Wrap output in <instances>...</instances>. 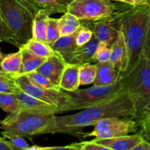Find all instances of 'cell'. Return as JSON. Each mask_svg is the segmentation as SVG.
<instances>
[{
  "label": "cell",
  "instance_id": "obj_1",
  "mask_svg": "<svg viewBox=\"0 0 150 150\" xmlns=\"http://www.w3.org/2000/svg\"><path fill=\"white\" fill-rule=\"evenodd\" d=\"M136 117L134 107L127 92L110 100L83 109L77 114L56 117L55 133L76 135L77 132L89 126H95L100 120L110 117Z\"/></svg>",
  "mask_w": 150,
  "mask_h": 150
},
{
  "label": "cell",
  "instance_id": "obj_2",
  "mask_svg": "<svg viewBox=\"0 0 150 150\" xmlns=\"http://www.w3.org/2000/svg\"><path fill=\"white\" fill-rule=\"evenodd\" d=\"M39 9L32 0H0V40L21 48L33 38Z\"/></svg>",
  "mask_w": 150,
  "mask_h": 150
},
{
  "label": "cell",
  "instance_id": "obj_3",
  "mask_svg": "<svg viewBox=\"0 0 150 150\" xmlns=\"http://www.w3.org/2000/svg\"><path fill=\"white\" fill-rule=\"evenodd\" d=\"M149 20L150 5L147 2L137 5L130 4L123 16L122 32L129 54L127 70L133 68L142 57Z\"/></svg>",
  "mask_w": 150,
  "mask_h": 150
},
{
  "label": "cell",
  "instance_id": "obj_4",
  "mask_svg": "<svg viewBox=\"0 0 150 150\" xmlns=\"http://www.w3.org/2000/svg\"><path fill=\"white\" fill-rule=\"evenodd\" d=\"M122 78L134 107L135 120L140 122L150 114V61L142 56Z\"/></svg>",
  "mask_w": 150,
  "mask_h": 150
},
{
  "label": "cell",
  "instance_id": "obj_5",
  "mask_svg": "<svg viewBox=\"0 0 150 150\" xmlns=\"http://www.w3.org/2000/svg\"><path fill=\"white\" fill-rule=\"evenodd\" d=\"M55 114H38L19 111L1 121L2 131L23 137L44 134H54L57 125Z\"/></svg>",
  "mask_w": 150,
  "mask_h": 150
},
{
  "label": "cell",
  "instance_id": "obj_6",
  "mask_svg": "<svg viewBox=\"0 0 150 150\" xmlns=\"http://www.w3.org/2000/svg\"><path fill=\"white\" fill-rule=\"evenodd\" d=\"M126 92L122 76L116 83L108 86H93L68 92L72 100L71 111L85 109L110 100Z\"/></svg>",
  "mask_w": 150,
  "mask_h": 150
},
{
  "label": "cell",
  "instance_id": "obj_7",
  "mask_svg": "<svg viewBox=\"0 0 150 150\" xmlns=\"http://www.w3.org/2000/svg\"><path fill=\"white\" fill-rule=\"evenodd\" d=\"M19 87L23 92L48 103L56 105L61 113L71 111L72 100L67 92L62 89H45L40 87L29 80L26 75L14 76Z\"/></svg>",
  "mask_w": 150,
  "mask_h": 150
},
{
  "label": "cell",
  "instance_id": "obj_8",
  "mask_svg": "<svg viewBox=\"0 0 150 150\" xmlns=\"http://www.w3.org/2000/svg\"><path fill=\"white\" fill-rule=\"evenodd\" d=\"M129 6V4L122 2L120 8L109 16L97 20L84 21L89 22V26H86L92 29L94 36L100 42L111 45L122 32V21Z\"/></svg>",
  "mask_w": 150,
  "mask_h": 150
},
{
  "label": "cell",
  "instance_id": "obj_9",
  "mask_svg": "<svg viewBox=\"0 0 150 150\" xmlns=\"http://www.w3.org/2000/svg\"><path fill=\"white\" fill-rule=\"evenodd\" d=\"M121 3H114L111 0H73L67 12L81 21H94L114 13Z\"/></svg>",
  "mask_w": 150,
  "mask_h": 150
},
{
  "label": "cell",
  "instance_id": "obj_10",
  "mask_svg": "<svg viewBox=\"0 0 150 150\" xmlns=\"http://www.w3.org/2000/svg\"><path fill=\"white\" fill-rule=\"evenodd\" d=\"M90 133L83 137H95V139H111L127 136L136 133L139 129L137 120L132 117H110L97 123Z\"/></svg>",
  "mask_w": 150,
  "mask_h": 150
},
{
  "label": "cell",
  "instance_id": "obj_11",
  "mask_svg": "<svg viewBox=\"0 0 150 150\" xmlns=\"http://www.w3.org/2000/svg\"><path fill=\"white\" fill-rule=\"evenodd\" d=\"M17 96L20 111H26L38 114H61L59 108L56 105L48 103L23 91L17 94Z\"/></svg>",
  "mask_w": 150,
  "mask_h": 150
},
{
  "label": "cell",
  "instance_id": "obj_12",
  "mask_svg": "<svg viewBox=\"0 0 150 150\" xmlns=\"http://www.w3.org/2000/svg\"><path fill=\"white\" fill-rule=\"evenodd\" d=\"M67 63L62 56L56 52L55 54L46 59L36 71L45 76L53 83L59 86L63 70Z\"/></svg>",
  "mask_w": 150,
  "mask_h": 150
},
{
  "label": "cell",
  "instance_id": "obj_13",
  "mask_svg": "<svg viewBox=\"0 0 150 150\" xmlns=\"http://www.w3.org/2000/svg\"><path fill=\"white\" fill-rule=\"evenodd\" d=\"M109 61L122 73H125L128 69V50L122 32L120 34L117 40L111 45V54Z\"/></svg>",
  "mask_w": 150,
  "mask_h": 150
},
{
  "label": "cell",
  "instance_id": "obj_14",
  "mask_svg": "<svg viewBox=\"0 0 150 150\" xmlns=\"http://www.w3.org/2000/svg\"><path fill=\"white\" fill-rule=\"evenodd\" d=\"M143 139V136L139 133L111 139H94L93 140L109 150H133Z\"/></svg>",
  "mask_w": 150,
  "mask_h": 150
},
{
  "label": "cell",
  "instance_id": "obj_15",
  "mask_svg": "<svg viewBox=\"0 0 150 150\" xmlns=\"http://www.w3.org/2000/svg\"><path fill=\"white\" fill-rule=\"evenodd\" d=\"M97 76L94 86H108L117 83L123 73H122L110 61L96 62Z\"/></svg>",
  "mask_w": 150,
  "mask_h": 150
},
{
  "label": "cell",
  "instance_id": "obj_16",
  "mask_svg": "<svg viewBox=\"0 0 150 150\" xmlns=\"http://www.w3.org/2000/svg\"><path fill=\"white\" fill-rule=\"evenodd\" d=\"M99 42L100 41L94 36L89 42L81 46H78L72 54L71 59L68 63L81 65L87 63L96 62L94 57Z\"/></svg>",
  "mask_w": 150,
  "mask_h": 150
},
{
  "label": "cell",
  "instance_id": "obj_17",
  "mask_svg": "<svg viewBox=\"0 0 150 150\" xmlns=\"http://www.w3.org/2000/svg\"><path fill=\"white\" fill-rule=\"evenodd\" d=\"M80 65L73 63H67L59 81V87L66 92H75L79 89L80 85L79 79Z\"/></svg>",
  "mask_w": 150,
  "mask_h": 150
},
{
  "label": "cell",
  "instance_id": "obj_18",
  "mask_svg": "<svg viewBox=\"0 0 150 150\" xmlns=\"http://www.w3.org/2000/svg\"><path fill=\"white\" fill-rule=\"evenodd\" d=\"M19 50L21 52V64L19 72L16 76L27 75L32 72L36 71L46 60L45 58L37 56L23 45L19 48Z\"/></svg>",
  "mask_w": 150,
  "mask_h": 150
},
{
  "label": "cell",
  "instance_id": "obj_19",
  "mask_svg": "<svg viewBox=\"0 0 150 150\" xmlns=\"http://www.w3.org/2000/svg\"><path fill=\"white\" fill-rule=\"evenodd\" d=\"M50 45L56 52L62 56L66 62H69L72 54L78 47L76 43V32L73 35L60 36L55 42Z\"/></svg>",
  "mask_w": 150,
  "mask_h": 150
},
{
  "label": "cell",
  "instance_id": "obj_20",
  "mask_svg": "<svg viewBox=\"0 0 150 150\" xmlns=\"http://www.w3.org/2000/svg\"><path fill=\"white\" fill-rule=\"evenodd\" d=\"M51 12L41 9L35 15L33 22V38L46 42V32Z\"/></svg>",
  "mask_w": 150,
  "mask_h": 150
},
{
  "label": "cell",
  "instance_id": "obj_21",
  "mask_svg": "<svg viewBox=\"0 0 150 150\" xmlns=\"http://www.w3.org/2000/svg\"><path fill=\"white\" fill-rule=\"evenodd\" d=\"M21 64V52L18 51L12 54H1V70L7 74L16 76L20 70Z\"/></svg>",
  "mask_w": 150,
  "mask_h": 150
},
{
  "label": "cell",
  "instance_id": "obj_22",
  "mask_svg": "<svg viewBox=\"0 0 150 150\" xmlns=\"http://www.w3.org/2000/svg\"><path fill=\"white\" fill-rule=\"evenodd\" d=\"M81 20L71 13H64L60 18H59V27L61 36L73 35L76 33L78 29L81 26Z\"/></svg>",
  "mask_w": 150,
  "mask_h": 150
},
{
  "label": "cell",
  "instance_id": "obj_23",
  "mask_svg": "<svg viewBox=\"0 0 150 150\" xmlns=\"http://www.w3.org/2000/svg\"><path fill=\"white\" fill-rule=\"evenodd\" d=\"M39 10L44 9L54 13H65L73 0H32Z\"/></svg>",
  "mask_w": 150,
  "mask_h": 150
},
{
  "label": "cell",
  "instance_id": "obj_24",
  "mask_svg": "<svg viewBox=\"0 0 150 150\" xmlns=\"http://www.w3.org/2000/svg\"><path fill=\"white\" fill-rule=\"evenodd\" d=\"M23 46L26 47L27 49L36 54L37 56L42 58L48 59L56 53V51L48 42L35 38H32L28 41L25 45H23Z\"/></svg>",
  "mask_w": 150,
  "mask_h": 150
},
{
  "label": "cell",
  "instance_id": "obj_25",
  "mask_svg": "<svg viewBox=\"0 0 150 150\" xmlns=\"http://www.w3.org/2000/svg\"><path fill=\"white\" fill-rule=\"evenodd\" d=\"M22 92L15 77L1 70L0 72V93L18 94Z\"/></svg>",
  "mask_w": 150,
  "mask_h": 150
},
{
  "label": "cell",
  "instance_id": "obj_26",
  "mask_svg": "<svg viewBox=\"0 0 150 150\" xmlns=\"http://www.w3.org/2000/svg\"><path fill=\"white\" fill-rule=\"evenodd\" d=\"M0 106L4 111L15 114L20 111L19 102L16 94L0 93Z\"/></svg>",
  "mask_w": 150,
  "mask_h": 150
},
{
  "label": "cell",
  "instance_id": "obj_27",
  "mask_svg": "<svg viewBox=\"0 0 150 150\" xmlns=\"http://www.w3.org/2000/svg\"><path fill=\"white\" fill-rule=\"evenodd\" d=\"M97 76L96 64L87 63L81 64L79 68L80 85H89L94 83Z\"/></svg>",
  "mask_w": 150,
  "mask_h": 150
},
{
  "label": "cell",
  "instance_id": "obj_28",
  "mask_svg": "<svg viewBox=\"0 0 150 150\" xmlns=\"http://www.w3.org/2000/svg\"><path fill=\"white\" fill-rule=\"evenodd\" d=\"M26 76L29 77V80L40 87L45 88V89H61L59 86L53 83L48 78L38 71H34L29 73Z\"/></svg>",
  "mask_w": 150,
  "mask_h": 150
},
{
  "label": "cell",
  "instance_id": "obj_29",
  "mask_svg": "<svg viewBox=\"0 0 150 150\" xmlns=\"http://www.w3.org/2000/svg\"><path fill=\"white\" fill-rule=\"evenodd\" d=\"M59 19L49 17L47 26L46 42L48 44H51L55 42L59 37Z\"/></svg>",
  "mask_w": 150,
  "mask_h": 150
},
{
  "label": "cell",
  "instance_id": "obj_30",
  "mask_svg": "<svg viewBox=\"0 0 150 150\" xmlns=\"http://www.w3.org/2000/svg\"><path fill=\"white\" fill-rule=\"evenodd\" d=\"M111 54V45L100 42L95 54V60L96 62H105L110 60Z\"/></svg>",
  "mask_w": 150,
  "mask_h": 150
},
{
  "label": "cell",
  "instance_id": "obj_31",
  "mask_svg": "<svg viewBox=\"0 0 150 150\" xmlns=\"http://www.w3.org/2000/svg\"><path fill=\"white\" fill-rule=\"evenodd\" d=\"M1 136H4L7 139H8L12 144L14 146L16 150H27L29 147V145L28 144L27 142L23 139V136H18V135L13 134V133H8V132L2 131L1 132Z\"/></svg>",
  "mask_w": 150,
  "mask_h": 150
},
{
  "label": "cell",
  "instance_id": "obj_32",
  "mask_svg": "<svg viewBox=\"0 0 150 150\" xmlns=\"http://www.w3.org/2000/svg\"><path fill=\"white\" fill-rule=\"evenodd\" d=\"M94 36L90 28L82 24L76 32V43L78 46H81L89 42Z\"/></svg>",
  "mask_w": 150,
  "mask_h": 150
},
{
  "label": "cell",
  "instance_id": "obj_33",
  "mask_svg": "<svg viewBox=\"0 0 150 150\" xmlns=\"http://www.w3.org/2000/svg\"><path fill=\"white\" fill-rule=\"evenodd\" d=\"M73 146L76 150H109L103 145L98 143L95 141L90 142H82L80 143H73Z\"/></svg>",
  "mask_w": 150,
  "mask_h": 150
},
{
  "label": "cell",
  "instance_id": "obj_34",
  "mask_svg": "<svg viewBox=\"0 0 150 150\" xmlns=\"http://www.w3.org/2000/svg\"><path fill=\"white\" fill-rule=\"evenodd\" d=\"M139 134L150 142V117L139 122Z\"/></svg>",
  "mask_w": 150,
  "mask_h": 150
},
{
  "label": "cell",
  "instance_id": "obj_35",
  "mask_svg": "<svg viewBox=\"0 0 150 150\" xmlns=\"http://www.w3.org/2000/svg\"><path fill=\"white\" fill-rule=\"evenodd\" d=\"M142 56L150 61V20L149 23V26H148L147 32H146V39H145L144 45Z\"/></svg>",
  "mask_w": 150,
  "mask_h": 150
},
{
  "label": "cell",
  "instance_id": "obj_36",
  "mask_svg": "<svg viewBox=\"0 0 150 150\" xmlns=\"http://www.w3.org/2000/svg\"><path fill=\"white\" fill-rule=\"evenodd\" d=\"M0 150H16L11 142L6 139L4 136H1L0 138Z\"/></svg>",
  "mask_w": 150,
  "mask_h": 150
},
{
  "label": "cell",
  "instance_id": "obj_37",
  "mask_svg": "<svg viewBox=\"0 0 150 150\" xmlns=\"http://www.w3.org/2000/svg\"><path fill=\"white\" fill-rule=\"evenodd\" d=\"M133 150H150V142L144 138L143 140L133 149Z\"/></svg>",
  "mask_w": 150,
  "mask_h": 150
},
{
  "label": "cell",
  "instance_id": "obj_38",
  "mask_svg": "<svg viewBox=\"0 0 150 150\" xmlns=\"http://www.w3.org/2000/svg\"><path fill=\"white\" fill-rule=\"evenodd\" d=\"M114 1H117V2H122L126 3V4H131V5H137V4H142L147 1V0H111Z\"/></svg>",
  "mask_w": 150,
  "mask_h": 150
},
{
  "label": "cell",
  "instance_id": "obj_39",
  "mask_svg": "<svg viewBox=\"0 0 150 150\" xmlns=\"http://www.w3.org/2000/svg\"><path fill=\"white\" fill-rule=\"evenodd\" d=\"M49 146H41L39 145H33L30 146L27 150H48Z\"/></svg>",
  "mask_w": 150,
  "mask_h": 150
},
{
  "label": "cell",
  "instance_id": "obj_40",
  "mask_svg": "<svg viewBox=\"0 0 150 150\" xmlns=\"http://www.w3.org/2000/svg\"><path fill=\"white\" fill-rule=\"evenodd\" d=\"M150 117V114H149V116H148V117Z\"/></svg>",
  "mask_w": 150,
  "mask_h": 150
},
{
  "label": "cell",
  "instance_id": "obj_41",
  "mask_svg": "<svg viewBox=\"0 0 150 150\" xmlns=\"http://www.w3.org/2000/svg\"><path fill=\"white\" fill-rule=\"evenodd\" d=\"M149 5H150V4H149Z\"/></svg>",
  "mask_w": 150,
  "mask_h": 150
}]
</instances>
